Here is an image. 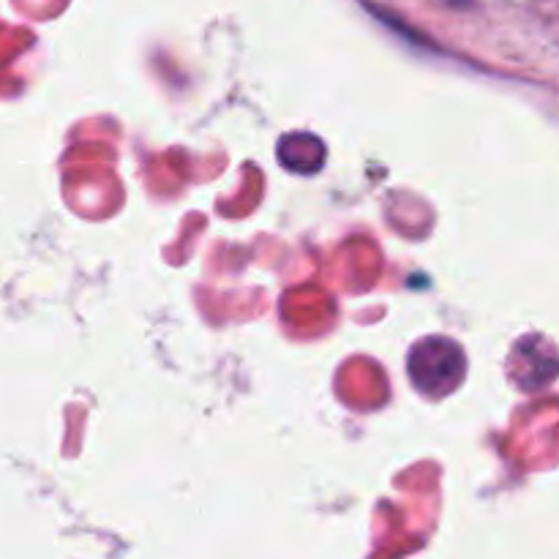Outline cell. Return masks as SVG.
<instances>
[{"label":"cell","mask_w":559,"mask_h":559,"mask_svg":"<svg viewBox=\"0 0 559 559\" xmlns=\"http://www.w3.org/2000/svg\"><path fill=\"white\" fill-rule=\"evenodd\" d=\"M278 158L293 173L311 175L325 164V142L311 134H289L278 145Z\"/></svg>","instance_id":"7a4b0ae2"},{"label":"cell","mask_w":559,"mask_h":559,"mask_svg":"<svg viewBox=\"0 0 559 559\" xmlns=\"http://www.w3.org/2000/svg\"><path fill=\"white\" fill-rule=\"evenodd\" d=\"M407 371L409 380L424 396L442 399L462 385L464 374H467V358L453 338L431 336L415 344L407 360Z\"/></svg>","instance_id":"6da1fadb"}]
</instances>
